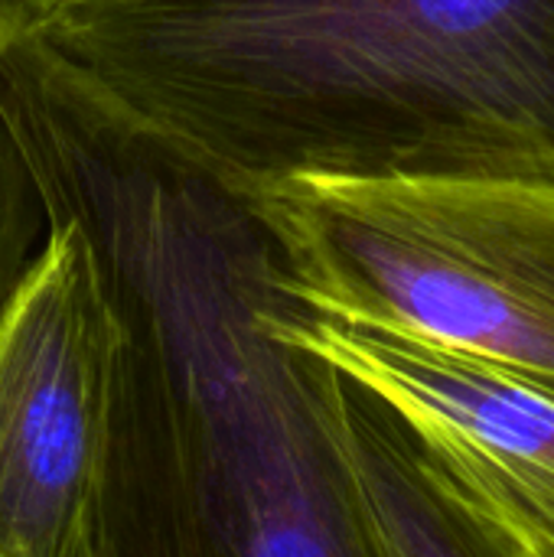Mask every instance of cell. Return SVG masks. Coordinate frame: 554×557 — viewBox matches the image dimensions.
Masks as SVG:
<instances>
[{
    "instance_id": "cell-7",
    "label": "cell",
    "mask_w": 554,
    "mask_h": 557,
    "mask_svg": "<svg viewBox=\"0 0 554 557\" xmlns=\"http://www.w3.org/2000/svg\"><path fill=\"white\" fill-rule=\"evenodd\" d=\"M49 235V212L33 166L0 114V323Z\"/></svg>"
},
{
    "instance_id": "cell-3",
    "label": "cell",
    "mask_w": 554,
    "mask_h": 557,
    "mask_svg": "<svg viewBox=\"0 0 554 557\" xmlns=\"http://www.w3.org/2000/svg\"><path fill=\"white\" fill-rule=\"evenodd\" d=\"M268 199L310 307L554 385L552 183H287Z\"/></svg>"
},
{
    "instance_id": "cell-5",
    "label": "cell",
    "mask_w": 554,
    "mask_h": 557,
    "mask_svg": "<svg viewBox=\"0 0 554 557\" xmlns=\"http://www.w3.org/2000/svg\"><path fill=\"white\" fill-rule=\"evenodd\" d=\"M287 336L382 398L519 557H554V385L304 300Z\"/></svg>"
},
{
    "instance_id": "cell-8",
    "label": "cell",
    "mask_w": 554,
    "mask_h": 557,
    "mask_svg": "<svg viewBox=\"0 0 554 557\" xmlns=\"http://www.w3.org/2000/svg\"><path fill=\"white\" fill-rule=\"evenodd\" d=\"M23 10L42 16V13H59V10H72V7H88V3H101V0H13Z\"/></svg>"
},
{
    "instance_id": "cell-2",
    "label": "cell",
    "mask_w": 554,
    "mask_h": 557,
    "mask_svg": "<svg viewBox=\"0 0 554 557\" xmlns=\"http://www.w3.org/2000/svg\"><path fill=\"white\" fill-rule=\"evenodd\" d=\"M29 20L127 108L264 189L554 186V0H101Z\"/></svg>"
},
{
    "instance_id": "cell-1",
    "label": "cell",
    "mask_w": 554,
    "mask_h": 557,
    "mask_svg": "<svg viewBox=\"0 0 554 557\" xmlns=\"http://www.w3.org/2000/svg\"><path fill=\"white\" fill-rule=\"evenodd\" d=\"M0 114L121 326L108 557H376L340 372L284 330L268 189L157 127L0 0Z\"/></svg>"
},
{
    "instance_id": "cell-4",
    "label": "cell",
    "mask_w": 554,
    "mask_h": 557,
    "mask_svg": "<svg viewBox=\"0 0 554 557\" xmlns=\"http://www.w3.org/2000/svg\"><path fill=\"white\" fill-rule=\"evenodd\" d=\"M121 326L85 242L49 222L0 323V557H108Z\"/></svg>"
},
{
    "instance_id": "cell-6",
    "label": "cell",
    "mask_w": 554,
    "mask_h": 557,
    "mask_svg": "<svg viewBox=\"0 0 554 557\" xmlns=\"http://www.w3.org/2000/svg\"><path fill=\"white\" fill-rule=\"evenodd\" d=\"M340 428L372 555L519 557L444 480L411 428L343 372Z\"/></svg>"
}]
</instances>
